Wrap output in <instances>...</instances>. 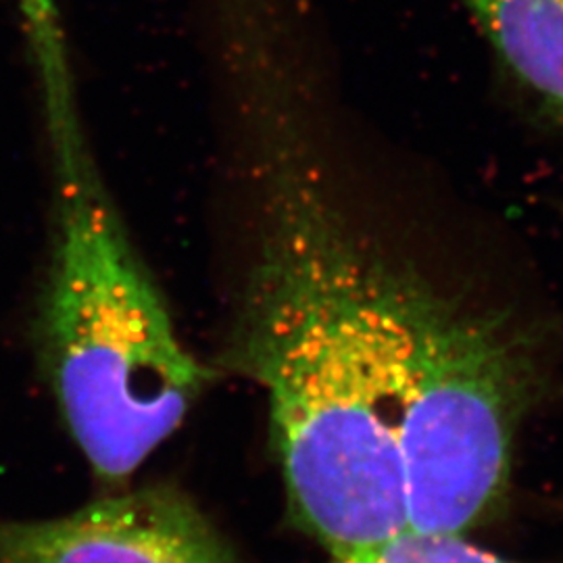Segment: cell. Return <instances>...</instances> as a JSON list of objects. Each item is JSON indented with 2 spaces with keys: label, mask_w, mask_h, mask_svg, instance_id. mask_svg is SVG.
<instances>
[{
  "label": "cell",
  "mask_w": 563,
  "mask_h": 563,
  "mask_svg": "<svg viewBox=\"0 0 563 563\" xmlns=\"http://www.w3.org/2000/svg\"><path fill=\"white\" fill-rule=\"evenodd\" d=\"M332 563H514L451 534L402 532L362 551L332 558Z\"/></svg>",
  "instance_id": "obj_6"
},
{
  "label": "cell",
  "mask_w": 563,
  "mask_h": 563,
  "mask_svg": "<svg viewBox=\"0 0 563 563\" xmlns=\"http://www.w3.org/2000/svg\"><path fill=\"white\" fill-rule=\"evenodd\" d=\"M18 7L53 178L38 357L81 453L102 481L121 483L180 428L211 372L184 346L104 186L55 0Z\"/></svg>",
  "instance_id": "obj_2"
},
{
  "label": "cell",
  "mask_w": 563,
  "mask_h": 563,
  "mask_svg": "<svg viewBox=\"0 0 563 563\" xmlns=\"http://www.w3.org/2000/svg\"><path fill=\"white\" fill-rule=\"evenodd\" d=\"M399 443L409 530L463 537L501 501L514 441L544 386L543 341L509 311L401 263Z\"/></svg>",
  "instance_id": "obj_3"
},
{
  "label": "cell",
  "mask_w": 563,
  "mask_h": 563,
  "mask_svg": "<svg viewBox=\"0 0 563 563\" xmlns=\"http://www.w3.org/2000/svg\"><path fill=\"white\" fill-rule=\"evenodd\" d=\"M257 128V253L225 362L267 395L295 522L339 558L409 530L401 263L344 218L288 104H260Z\"/></svg>",
  "instance_id": "obj_1"
},
{
  "label": "cell",
  "mask_w": 563,
  "mask_h": 563,
  "mask_svg": "<svg viewBox=\"0 0 563 563\" xmlns=\"http://www.w3.org/2000/svg\"><path fill=\"white\" fill-rule=\"evenodd\" d=\"M0 563H239L186 495L109 497L46 522H0Z\"/></svg>",
  "instance_id": "obj_4"
},
{
  "label": "cell",
  "mask_w": 563,
  "mask_h": 563,
  "mask_svg": "<svg viewBox=\"0 0 563 563\" xmlns=\"http://www.w3.org/2000/svg\"><path fill=\"white\" fill-rule=\"evenodd\" d=\"M511 78L563 123V0H463Z\"/></svg>",
  "instance_id": "obj_5"
}]
</instances>
